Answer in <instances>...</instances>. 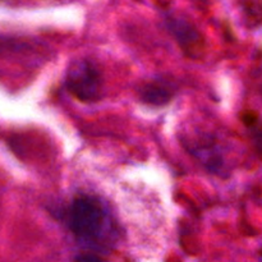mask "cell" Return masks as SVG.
Returning <instances> with one entry per match:
<instances>
[{"label": "cell", "mask_w": 262, "mask_h": 262, "mask_svg": "<svg viewBox=\"0 0 262 262\" xmlns=\"http://www.w3.org/2000/svg\"><path fill=\"white\" fill-rule=\"evenodd\" d=\"M69 227L76 237L92 246H110L114 237L113 217L100 200L83 196L69 210Z\"/></svg>", "instance_id": "cell-1"}, {"label": "cell", "mask_w": 262, "mask_h": 262, "mask_svg": "<svg viewBox=\"0 0 262 262\" xmlns=\"http://www.w3.org/2000/svg\"><path fill=\"white\" fill-rule=\"evenodd\" d=\"M101 74L89 60L72 63L67 73V87L78 100L96 101L101 96Z\"/></svg>", "instance_id": "cell-2"}, {"label": "cell", "mask_w": 262, "mask_h": 262, "mask_svg": "<svg viewBox=\"0 0 262 262\" xmlns=\"http://www.w3.org/2000/svg\"><path fill=\"white\" fill-rule=\"evenodd\" d=\"M169 28L173 32V35L176 36L178 42L183 46V49H186L187 51H193V53L199 50L200 43H201L200 36L197 33L196 28L189 25L187 20L171 18L169 20Z\"/></svg>", "instance_id": "cell-3"}, {"label": "cell", "mask_w": 262, "mask_h": 262, "mask_svg": "<svg viewBox=\"0 0 262 262\" xmlns=\"http://www.w3.org/2000/svg\"><path fill=\"white\" fill-rule=\"evenodd\" d=\"M140 95L143 101L152 105H164L171 99V92L165 86L156 82L143 84L140 90Z\"/></svg>", "instance_id": "cell-4"}, {"label": "cell", "mask_w": 262, "mask_h": 262, "mask_svg": "<svg viewBox=\"0 0 262 262\" xmlns=\"http://www.w3.org/2000/svg\"><path fill=\"white\" fill-rule=\"evenodd\" d=\"M76 262H102L101 258L92 253H83L76 258Z\"/></svg>", "instance_id": "cell-5"}, {"label": "cell", "mask_w": 262, "mask_h": 262, "mask_svg": "<svg viewBox=\"0 0 262 262\" xmlns=\"http://www.w3.org/2000/svg\"><path fill=\"white\" fill-rule=\"evenodd\" d=\"M261 258H262V253H261Z\"/></svg>", "instance_id": "cell-6"}]
</instances>
